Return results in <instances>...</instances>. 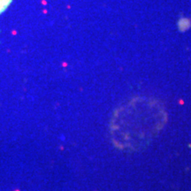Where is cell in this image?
I'll return each mask as SVG.
<instances>
[{
    "label": "cell",
    "instance_id": "7a4b0ae2",
    "mask_svg": "<svg viewBox=\"0 0 191 191\" xmlns=\"http://www.w3.org/2000/svg\"><path fill=\"white\" fill-rule=\"evenodd\" d=\"M13 0H0V14H3L11 5Z\"/></svg>",
    "mask_w": 191,
    "mask_h": 191
},
{
    "label": "cell",
    "instance_id": "6da1fadb",
    "mask_svg": "<svg viewBox=\"0 0 191 191\" xmlns=\"http://www.w3.org/2000/svg\"><path fill=\"white\" fill-rule=\"evenodd\" d=\"M166 121L162 102L152 97H134L114 111L109 127L111 140L120 150L138 151L160 134Z\"/></svg>",
    "mask_w": 191,
    "mask_h": 191
}]
</instances>
